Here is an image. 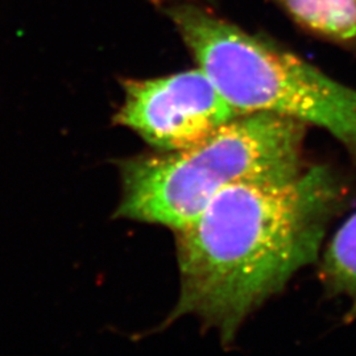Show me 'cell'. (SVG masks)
Here are the masks:
<instances>
[{
    "instance_id": "cell-1",
    "label": "cell",
    "mask_w": 356,
    "mask_h": 356,
    "mask_svg": "<svg viewBox=\"0 0 356 356\" xmlns=\"http://www.w3.org/2000/svg\"><path fill=\"white\" fill-rule=\"evenodd\" d=\"M347 198L343 178L326 165L219 193L176 231L179 293L164 326L193 317L232 343L254 312L317 261Z\"/></svg>"
},
{
    "instance_id": "cell-2",
    "label": "cell",
    "mask_w": 356,
    "mask_h": 356,
    "mask_svg": "<svg viewBox=\"0 0 356 356\" xmlns=\"http://www.w3.org/2000/svg\"><path fill=\"white\" fill-rule=\"evenodd\" d=\"M306 127L280 115L250 113L189 148L124 159L115 216L176 232L231 186L297 177L305 169Z\"/></svg>"
},
{
    "instance_id": "cell-3",
    "label": "cell",
    "mask_w": 356,
    "mask_h": 356,
    "mask_svg": "<svg viewBox=\"0 0 356 356\" xmlns=\"http://www.w3.org/2000/svg\"><path fill=\"white\" fill-rule=\"evenodd\" d=\"M168 16L197 66L232 106L322 128L356 165V89L191 3L170 7Z\"/></svg>"
},
{
    "instance_id": "cell-4",
    "label": "cell",
    "mask_w": 356,
    "mask_h": 356,
    "mask_svg": "<svg viewBox=\"0 0 356 356\" xmlns=\"http://www.w3.org/2000/svg\"><path fill=\"white\" fill-rule=\"evenodd\" d=\"M122 85L124 99L115 124L134 131L159 152L189 148L244 115L198 66Z\"/></svg>"
},
{
    "instance_id": "cell-5",
    "label": "cell",
    "mask_w": 356,
    "mask_h": 356,
    "mask_svg": "<svg viewBox=\"0 0 356 356\" xmlns=\"http://www.w3.org/2000/svg\"><path fill=\"white\" fill-rule=\"evenodd\" d=\"M306 32L356 48V0H269Z\"/></svg>"
},
{
    "instance_id": "cell-6",
    "label": "cell",
    "mask_w": 356,
    "mask_h": 356,
    "mask_svg": "<svg viewBox=\"0 0 356 356\" xmlns=\"http://www.w3.org/2000/svg\"><path fill=\"white\" fill-rule=\"evenodd\" d=\"M319 276L327 292L350 302L347 321L356 319V211L331 238L322 254Z\"/></svg>"
}]
</instances>
